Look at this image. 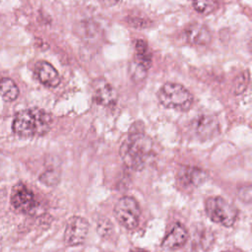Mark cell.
I'll return each mask as SVG.
<instances>
[{
    "label": "cell",
    "mask_w": 252,
    "mask_h": 252,
    "mask_svg": "<svg viewBox=\"0 0 252 252\" xmlns=\"http://www.w3.org/2000/svg\"><path fill=\"white\" fill-rule=\"evenodd\" d=\"M119 154L127 167L133 170H142L154 157V143L144 132L135 131L125 138Z\"/></svg>",
    "instance_id": "6da1fadb"
},
{
    "label": "cell",
    "mask_w": 252,
    "mask_h": 252,
    "mask_svg": "<svg viewBox=\"0 0 252 252\" xmlns=\"http://www.w3.org/2000/svg\"><path fill=\"white\" fill-rule=\"evenodd\" d=\"M52 119L49 113L41 108H29L18 112L13 121V131L23 138L41 136L51 127Z\"/></svg>",
    "instance_id": "7a4b0ae2"
},
{
    "label": "cell",
    "mask_w": 252,
    "mask_h": 252,
    "mask_svg": "<svg viewBox=\"0 0 252 252\" xmlns=\"http://www.w3.org/2000/svg\"><path fill=\"white\" fill-rule=\"evenodd\" d=\"M158 101L166 108L187 111L193 103V95L180 84L165 83L158 92Z\"/></svg>",
    "instance_id": "3957f363"
},
{
    "label": "cell",
    "mask_w": 252,
    "mask_h": 252,
    "mask_svg": "<svg viewBox=\"0 0 252 252\" xmlns=\"http://www.w3.org/2000/svg\"><path fill=\"white\" fill-rule=\"evenodd\" d=\"M205 211L209 219L223 226H231L237 218L235 208L220 196L209 197L205 201Z\"/></svg>",
    "instance_id": "277c9868"
},
{
    "label": "cell",
    "mask_w": 252,
    "mask_h": 252,
    "mask_svg": "<svg viewBox=\"0 0 252 252\" xmlns=\"http://www.w3.org/2000/svg\"><path fill=\"white\" fill-rule=\"evenodd\" d=\"M116 220L127 229H134L139 224L141 208L139 203L132 197L124 196L118 200L114 207Z\"/></svg>",
    "instance_id": "5b68a950"
},
{
    "label": "cell",
    "mask_w": 252,
    "mask_h": 252,
    "mask_svg": "<svg viewBox=\"0 0 252 252\" xmlns=\"http://www.w3.org/2000/svg\"><path fill=\"white\" fill-rule=\"evenodd\" d=\"M11 205L20 213L32 214L37 207V201L29 187L23 183H18L12 189Z\"/></svg>",
    "instance_id": "8992f818"
},
{
    "label": "cell",
    "mask_w": 252,
    "mask_h": 252,
    "mask_svg": "<svg viewBox=\"0 0 252 252\" xmlns=\"http://www.w3.org/2000/svg\"><path fill=\"white\" fill-rule=\"evenodd\" d=\"M89 231V222L82 217L71 218L66 225L64 240L67 245L76 246L84 243Z\"/></svg>",
    "instance_id": "52a82bcc"
},
{
    "label": "cell",
    "mask_w": 252,
    "mask_h": 252,
    "mask_svg": "<svg viewBox=\"0 0 252 252\" xmlns=\"http://www.w3.org/2000/svg\"><path fill=\"white\" fill-rule=\"evenodd\" d=\"M93 98L100 105L110 106L117 100L115 89L104 79H98L93 84Z\"/></svg>",
    "instance_id": "ba28073f"
},
{
    "label": "cell",
    "mask_w": 252,
    "mask_h": 252,
    "mask_svg": "<svg viewBox=\"0 0 252 252\" xmlns=\"http://www.w3.org/2000/svg\"><path fill=\"white\" fill-rule=\"evenodd\" d=\"M35 72L39 82L46 87L55 88L60 83V76L57 70L46 61L37 62Z\"/></svg>",
    "instance_id": "9c48e42d"
},
{
    "label": "cell",
    "mask_w": 252,
    "mask_h": 252,
    "mask_svg": "<svg viewBox=\"0 0 252 252\" xmlns=\"http://www.w3.org/2000/svg\"><path fill=\"white\" fill-rule=\"evenodd\" d=\"M185 36L188 42L194 45L204 46L211 41L209 29L201 24H191L185 29Z\"/></svg>",
    "instance_id": "30bf717a"
},
{
    "label": "cell",
    "mask_w": 252,
    "mask_h": 252,
    "mask_svg": "<svg viewBox=\"0 0 252 252\" xmlns=\"http://www.w3.org/2000/svg\"><path fill=\"white\" fill-rule=\"evenodd\" d=\"M188 238V231L185 226L179 222L175 223L170 232L163 238L162 247L167 249H175L185 244Z\"/></svg>",
    "instance_id": "8fae6325"
},
{
    "label": "cell",
    "mask_w": 252,
    "mask_h": 252,
    "mask_svg": "<svg viewBox=\"0 0 252 252\" xmlns=\"http://www.w3.org/2000/svg\"><path fill=\"white\" fill-rule=\"evenodd\" d=\"M179 179H180V182L185 186H188V185L199 186L205 181L206 173L201 168L188 166L180 170Z\"/></svg>",
    "instance_id": "7c38bea8"
},
{
    "label": "cell",
    "mask_w": 252,
    "mask_h": 252,
    "mask_svg": "<svg viewBox=\"0 0 252 252\" xmlns=\"http://www.w3.org/2000/svg\"><path fill=\"white\" fill-rule=\"evenodd\" d=\"M196 134L202 138L214 136V132L218 131V122L212 116H201L195 121Z\"/></svg>",
    "instance_id": "4fadbf2b"
},
{
    "label": "cell",
    "mask_w": 252,
    "mask_h": 252,
    "mask_svg": "<svg viewBox=\"0 0 252 252\" xmlns=\"http://www.w3.org/2000/svg\"><path fill=\"white\" fill-rule=\"evenodd\" d=\"M135 50L136 59L134 61L148 70L151 67L152 63V53L148 46V43L144 39H138L135 44Z\"/></svg>",
    "instance_id": "5bb4252c"
},
{
    "label": "cell",
    "mask_w": 252,
    "mask_h": 252,
    "mask_svg": "<svg viewBox=\"0 0 252 252\" xmlns=\"http://www.w3.org/2000/svg\"><path fill=\"white\" fill-rule=\"evenodd\" d=\"M0 95L6 101H13L18 97L19 89L12 79H0Z\"/></svg>",
    "instance_id": "9a60e30c"
},
{
    "label": "cell",
    "mask_w": 252,
    "mask_h": 252,
    "mask_svg": "<svg viewBox=\"0 0 252 252\" xmlns=\"http://www.w3.org/2000/svg\"><path fill=\"white\" fill-rule=\"evenodd\" d=\"M193 7L198 13L209 15L219 8V0H193Z\"/></svg>",
    "instance_id": "2e32d148"
},
{
    "label": "cell",
    "mask_w": 252,
    "mask_h": 252,
    "mask_svg": "<svg viewBox=\"0 0 252 252\" xmlns=\"http://www.w3.org/2000/svg\"><path fill=\"white\" fill-rule=\"evenodd\" d=\"M40 180L49 185L56 184L59 180V175L56 174L55 170H47L40 176Z\"/></svg>",
    "instance_id": "e0dca14e"
},
{
    "label": "cell",
    "mask_w": 252,
    "mask_h": 252,
    "mask_svg": "<svg viewBox=\"0 0 252 252\" xmlns=\"http://www.w3.org/2000/svg\"><path fill=\"white\" fill-rule=\"evenodd\" d=\"M119 2V0H101V3L104 7H111L114 6L115 4H117Z\"/></svg>",
    "instance_id": "ac0fdd59"
},
{
    "label": "cell",
    "mask_w": 252,
    "mask_h": 252,
    "mask_svg": "<svg viewBox=\"0 0 252 252\" xmlns=\"http://www.w3.org/2000/svg\"><path fill=\"white\" fill-rule=\"evenodd\" d=\"M131 252H149L147 250H144V249H140V248H134L131 250Z\"/></svg>",
    "instance_id": "d6986e66"
},
{
    "label": "cell",
    "mask_w": 252,
    "mask_h": 252,
    "mask_svg": "<svg viewBox=\"0 0 252 252\" xmlns=\"http://www.w3.org/2000/svg\"><path fill=\"white\" fill-rule=\"evenodd\" d=\"M223 252H242L240 250H227V251H223Z\"/></svg>",
    "instance_id": "ffe728a7"
}]
</instances>
